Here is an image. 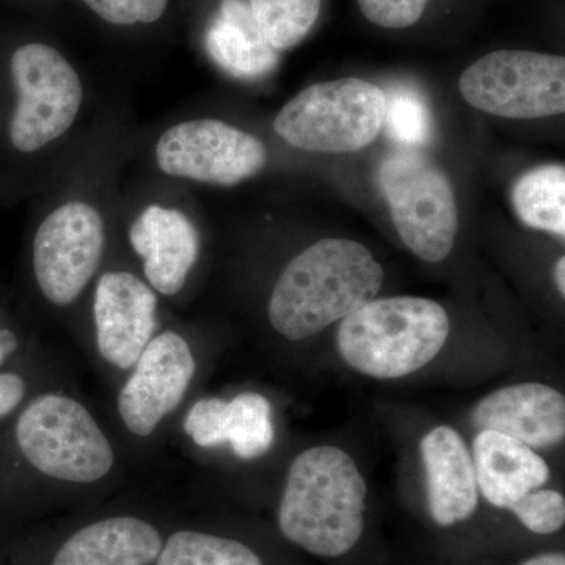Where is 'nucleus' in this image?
Listing matches in <instances>:
<instances>
[{"label": "nucleus", "mask_w": 565, "mask_h": 565, "mask_svg": "<svg viewBox=\"0 0 565 565\" xmlns=\"http://www.w3.org/2000/svg\"><path fill=\"white\" fill-rule=\"evenodd\" d=\"M384 269L364 245L322 239L282 269L269 299L270 326L291 341L315 337L375 299Z\"/></svg>", "instance_id": "f257e3e1"}, {"label": "nucleus", "mask_w": 565, "mask_h": 565, "mask_svg": "<svg viewBox=\"0 0 565 565\" xmlns=\"http://www.w3.org/2000/svg\"><path fill=\"white\" fill-rule=\"evenodd\" d=\"M366 492L362 473L343 449H308L288 471L278 509L281 533L316 556H343L362 537Z\"/></svg>", "instance_id": "f03ea898"}, {"label": "nucleus", "mask_w": 565, "mask_h": 565, "mask_svg": "<svg viewBox=\"0 0 565 565\" xmlns=\"http://www.w3.org/2000/svg\"><path fill=\"white\" fill-rule=\"evenodd\" d=\"M109 196L88 182L63 189L47 204L32 237V273L55 308L76 303L98 277L109 241Z\"/></svg>", "instance_id": "7ed1b4c3"}, {"label": "nucleus", "mask_w": 565, "mask_h": 565, "mask_svg": "<svg viewBox=\"0 0 565 565\" xmlns=\"http://www.w3.org/2000/svg\"><path fill=\"white\" fill-rule=\"evenodd\" d=\"M449 337L445 308L419 297L373 299L338 330V349L353 370L374 379H399L422 370Z\"/></svg>", "instance_id": "20e7f679"}, {"label": "nucleus", "mask_w": 565, "mask_h": 565, "mask_svg": "<svg viewBox=\"0 0 565 565\" xmlns=\"http://www.w3.org/2000/svg\"><path fill=\"white\" fill-rule=\"evenodd\" d=\"M9 73L10 147L22 156L57 150L76 131L87 106V85L79 70L57 47L32 41L11 54Z\"/></svg>", "instance_id": "39448f33"}, {"label": "nucleus", "mask_w": 565, "mask_h": 565, "mask_svg": "<svg viewBox=\"0 0 565 565\" xmlns=\"http://www.w3.org/2000/svg\"><path fill=\"white\" fill-rule=\"evenodd\" d=\"M17 444L32 468L55 481L93 484L115 467L114 446L102 426L66 394L33 397L18 418Z\"/></svg>", "instance_id": "423d86ee"}, {"label": "nucleus", "mask_w": 565, "mask_h": 565, "mask_svg": "<svg viewBox=\"0 0 565 565\" xmlns=\"http://www.w3.org/2000/svg\"><path fill=\"white\" fill-rule=\"evenodd\" d=\"M385 92L348 77L315 84L286 103L274 131L299 150L353 152L373 143L384 128Z\"/></svg>", "instance_id": "0eeeda50"}, {"label": "nucleus", "mask_w": 565, "mask_h": 565, "mask_svg": "<svg viewBox=\"0 0 565 565\" xmlns=\"http://www.w3.org/2000/svg\"><path fill=\"white\" fill-rule=\"evenodd\" d=\"M379 184L404 244L424 262H444L459 232V211L448 177L422 152L407 148L382 161Z\"/></svg>", "instance_id": "6e6552de"}, {"label": "nucleus", "mask_w": 565, "mask_h": 565, "mask_svg": "<svg viewBox=\"0 0 565 565\" xmlns=\"http://www.w3.org/2000/svg\"><path fill=\"white\" fill-rule=\"evenodd\" d=\"M267 158L258 137L210 117L174 121L151 145V161L163 178L192 184H241L262 173Z\"/></svg>", "instance_id": "1a4fd4ad"}, {"label": "nucleus", "mask_w": 565, "mask_h": 565, "mask_svg": "<svg viewBox=\"0 0 565 565\" xmlns=\"http://www.w3.org/2000/svg\"><path fill=\"white\" fill-rule=\"evenodd\" d=\"M459 90L470 106L497 117H553L565 110V61L531 51L492 52L465 70Z\"/></svg>", "instance_id": "9d476101"}, {"label": "nucleus", "mask_w": 565, "mask_h": 565, "mask_svg": "<svg viewBox=\"0 0 565 565\" xmlns=\"http://www.w3.org/2000/svg\"><path fill=\"white\" fill-rule=\"evenodd\" d=\"M128 243L141 263V277L158 296L174 297L188 285L202 253L191 212L173 195L141 199L128 212Z\"/></svg>", "instance_id": "9b49d317"}, {"label": "nucleus", "mask_w": 565, "mask_h": 565, "mask_svg": "<svg viewBox=\"0 0 565 565\" xmlns=\"http://www.w3.org/2000/svg\"><path fill=\"white\" fill-rule=\"evenodd\" d=\"M195 370V356L182 334L173 330L154 334L118 394L126 429L136 437H150L180 407Z\"/></svg>", "instance_id": "f8f14e48"}, {"label": "nucleus", "mask_w": 565, "mask_h": 565, "mask_svg": "<svg viewBox=\"0 0 565 565\" xmlns=\"http://www.w3.org/2000/svg\"><path fill=\"white\" fill-rule=\"evenodd\" d=\"M159 296L140 275L110 269L96 277L93 322L104 360L129 371L154 337Z\"/></svg>", "instance_id": "ddd939ff"}, {"label": "nucleus", "mask_w": 565, "mask_h": 565, "mask_svg": "<svg viewBox=\"0 0 565 565\" xmlns=\"http://www.w3.org/2000/svg\"><path fill=\"white\" fill-rule=\"evenodd\" d=\"M473 423L478 429L503 434L531 449L550 448L564 440L565 399L552 386H505L476 405Z\"/></svg>", "instance_id": "4468645a"}, {"label": "nucleus", "mask_w": 565, "mask_h": 565, "mask_svg": "<svg viewBox=\"0 0 565 565\" xmlns=\"http://www.w3.org/2000/svg\"><path fill=\"white\" fill-rule=\"evenodd\" d=\"M430 515L451 526L475 514L479 489L470 451L452 427L440 426L422 440Z\"/></svg>", "instance_id": "2eb2a0df"}, {"label": "nucleus", "mask_w": 565, "mask_h": 565, "mask_svg": "<svg viewBox=\"0 0 565 565\" xmlns=\"http://www.w3.org/2000/svg\"><path fill=\"white\" fill-rule=\"evenodd\" d=\"M473 465L478 489L501 509H511L550 479L548 465L534 449L493 430H481L476 437Z\"/></svg>", "instance_id": "dca6fc26"}, {"label": "nucleus", "mask_w": 565, "mask_h": 565, "mask_svg": "<svg viewBox=\"0 0 565 565\" xmlns=\"http://www.w3.org/2000/svg\"><path fill=\"white\" fill-rule=\"evenodd\" d=\"M151 523L136 516H111L76 531L52 565H151L162 550Z\"/></svg>", "instance_id": "f3484780"}, {"label": "nucleus", "mask_w": 565, "mask_h": 565, "mask_svg": "<svg viewBox=\"0 0 565 565\" xmlns=\"http://www.w3.org/2000/svg\"><path fill=\"white\" fill-rule=\"evenodd\" d=\"M206 44L212 58L234 76H263L278 62V52L264 39L244 0H223Z\"/></svg>", "instance_id": "a211bd4d"}, {"label": "nucleus", "mask_w": 565, "mask_h": 565, "mask_svg": "<svg viewBox=\"0 0 565 565\" xmlns=\"http://www.w3.org/2000/svg\"><path fill=\"white\" fill-rule=\"evenodd\" d=\"M520 221L534 230L565 236V167H539L523 174L512 189Z\"/></svg>", "instance_id": "6ab92c4d"}, {"label": "nucleus", "mask_w": 565, "mask_h": 565, "mask_svg": "<svg viewBox=\"0 0 565 565\" xmlns=\"http://www.w3.org/2000/svg\"><path fill=\"white\" fill-rule=\"evenodd\" d=\"M226 444L234 455L252 460L269 451L274 444L273 408L258 393H241L226 403Z\"/></svg>", "instance_id": "aec40b11"}, {"label": "nucleus", "mask_w": 565, "mask_h": 565, "mask_svg": "<svg viewBox=\"0 0 565 565\" xmlns=\"http://www.w3.org/2000/svg\"><path fill=\"white\" fill-rule=\"evenodd\" d=\"M322 0H248L264 39L275 51H288L311 32Z\"/></svg>", "instance_id": "412c9836"}, {"label": "nucleus", "mask_w": 565, "mask_h": 565, "mask_svg": "<svg viewBox=\"0 0 565 565\" xmlns=\"http://www.w3.org/2000/svg\"><path fill=\"white\" fill-rule=\"evenodd\" d=\"M156 565H264L255 552L233 539L178 531L162 545Z\"/></svg>", "instance_id": "4be33fe9"}, {"label": "nucleus", "mask_w": 565, "mask_h": 565, "mask_svg": "<svg viewBox=\"0 0 565 565\" xmlns=\"http://www.w3.org/2000/svg\"><path fill=\"white\" fill-rule=\"evenodd\" d=\"M384 126L394 141L415 150L433 137V111L416 88H392L385 93Z\"/></svg>", "instance_id": "5701e85b"}, {"label": "nucleus", "mask_w": 565, "mask_h": 565, "mask_svg": "<svg viewBox=\"0 0 565 565\" xmlns=\"http://www.w3.org/2000/svg\"><path fill=\"white\" fill-rule=\"evenodd\" d=\"M516 519L537 534H553L565 523V500L556 490H537L512 505Z\"/></svg>", "instance_id": "b1692460"}, {"label": "nucleus", "mask_w": 565, "mask_h": 565, "mask_svg": "<svg viewBox=\"0 0 565 565\" xmlns=\"http://www.w3.org/2000/svg\"><path fill=\"white\" fill-rule=\"evenodd\" d=\"M107 24L132 28L154 24L169 9L170 0H82Z\"/></svg>", "instance_id": "393cba45"}, {"label": "nucleus", "mask_w": 565, "mask_h": 565, "mask_svg": "<svg viewBox=\"0 0 565 565\" xmlns=\"http://www.w3.org/2000/svg\"><path fill=\"white\" fill-rule=\"evenodd\" d=\"M184 430L202 448L226 444V401L206 397L193 404L185 416Z\"/></svg>", "instance_id": "a878e982"}, {"label": "nucleus", "mask_w": 565, "mask_h": 565, "mask_svg": "<svg viewBox=\"0 0 565 565\" xmlns=\"http://www.w3.org/2000/svg\"><path fill=\"white\" fill-rule=\"evenodd\" d=\"M429 0H359L367 21L385 29H405L422 20Z\"/></svg>", "instance_id": "bb28decb"}, {"label": "nucleus", "mask_w": 565, "mask_h": 565, "mask_svg": "<svg viewBox=\"0 0 565 565\" xmlns=\"http://www.w3.org/2000/svg\"><path fill=\"white\" fill-rule=\"evenodd\" d=\"M25 396V382L14 373L0 374V418H6L22 403Z\"/></svg>", "instance_id": "cd10ccee"}, {"label": "nucleus", "mask_w": 565, "mask_h": 565, "mask_svg": "<svg viewBox=\"0 0 565 565\" xmlns=\"http://www.w3.org/2000/svg\"><path fill=\"white\" fill-rule=\"evenodd\" d=\"M522 565H565V556L563 553H545V555L531 557Z\"/></svg>", "instance_id": "c85d7f7f"}, {"label": "nucleus", "mask_w": 565, "mask_h": 565, "mask_svg": "<svg viewBox=\"0 0 565 565\" xmlns=\"http://www.w3.org/2000/svg\"><path fill=\"white\" fill-rule=\"evenodd\" d=\"M555 280L557 289H559L561 296H565V258L561 256L556 263Z\"/></svg>", "instance_id": "c756f323"}, {"label": "nucleus", "mask_w": 565, "mask_h": 565, "mask_svg": "<svg viewBox=\"0 0 565 565\" xmlns=\"http://www.w3.org/2000/svg\"><path fill=\"white\" fill-rule=\"evenodd\" d=\"M7 351H9V349H7V345L0 344V363L3 362V356H6Z\"/></svg>", "instance_id": "7c9ffc66"}]
</instances>
